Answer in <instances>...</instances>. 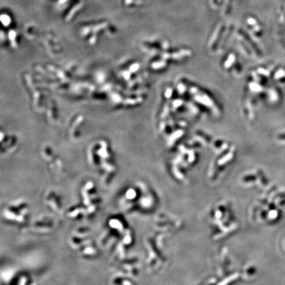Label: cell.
Wrapping results in <instances>:
<instances>
[{
  "label": "cell",
  "instance_id": "obj_1",
  "mask_svg": "<svg viewBox=\"0 0 285 285\" xmlns=\"http://www.w3.org/2000/svg\"><path fill=\"white\" fill-rule=\"evenodd\" d=\"M280 139H285V134L281 135L280 136Z\"/></svg>",
  "mask_w": 285,
  "mask_h": 285
}]
</instances>
